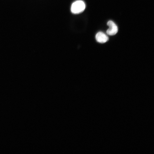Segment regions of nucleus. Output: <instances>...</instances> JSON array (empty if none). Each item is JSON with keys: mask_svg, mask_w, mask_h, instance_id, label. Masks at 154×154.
<instances>
[{"mask_svg": "<svg viewBox=\"0 0 154 154\" xmlns=\"http://www.w3.org/2000/svg\"><path fill=\"white\" fill-rule=\"evenodd\" d=\"M85 3L83 1H78L72 3L71 6V10L73 14H79L85 10Z\"/></svg>", "mask_w": 154, "mask_h": 154, "instance_id": "obj_1", "label": "nucleus"}, {"mask_svg": "<svg viewBox=\"0 0 154 154\" xmlns=\"http://www.w3.org/2000/svg\"><path fill=\"white\" fill-rule=\"evenodd\" d=\"M109 28L107 30V34L108 35L113 36L115 35L118 32V29L116 25L112 21H109L107 23Z\"/></svg>", "mask_w": 154, "mask_h": 154, "instance_id": "obj_2", "label": "nucleus"}, {"mask_svg": "<svg viewBox=\"0 0 154 154\" xmlns=\"http://www.w3.org/2000/svg\"><path fill=\"white\" fill-rule=\"evenodd\" d=\"M96 39L99 43H104L108 41L109 38L105 34L102 32H99L96 34Z\"/></svg>", "mask_w": 154, "mask_h": 154, "instance_id": "obj_3", "label": "nucleus"}]
</instances>
